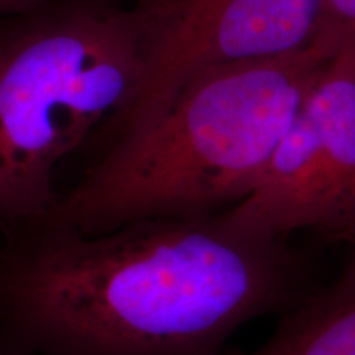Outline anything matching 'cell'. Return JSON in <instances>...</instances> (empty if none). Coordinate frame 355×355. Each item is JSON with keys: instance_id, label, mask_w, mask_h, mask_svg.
<instances>
[{"instance_id": "cell-1", "label": "cell", "mask_w": 355, "mask_h": 355, "mask_svg": "<svg viewBox=\"0 0 355 355\" xmlns=\"http://www.w3.org/2000/svg\"><path fill=\"white\" fill-rule=\"evenodd\" d=\"M0 247V344L13 355H224L237 331L314 291L288 241L220 214L104 234L30 224Z\"/></svg>"}, {"instance_id": "cell-2", "label": "cell", "mask_w": 355, "mask_h": 355, "mask_svg": "<svg viewBox=\"0 0 355 355\" xmlns=\"http://www.w3.org/2000/svg\"><path fill=\"white\" fill-rule=\"evenodd\" d=\"M337 42L209 68L102 157L35 224L96 235L158 217H207L259 184Z\"/></svg>"}, {"instance_id": "cell-3", "label": "cell", "mask_w": 355, "mask_h": 355, "mask_svg": "<svg viewBox=\"0 0 355 355\" xmlns=\"http://www.w3.org/2000/svg\"><path fill=\"white\" fill-rule=\"evenodd\" d=\"M141 73L127 0H64L0 44V225L51 209L58 166L130 99Z\"/></svg>"}, {"instance_id": "cell-4", "label": "cell", "mask_w": 355, "mask_h": 355, "mask_svg": "<svg viewBox=\"0 0 355 355\" xmlns=\"http://www.w3.org/2000/svg\"><path fill=\"white\" fill-rule=\"evenodd\" d=\"M336 42L259 184L222 212L232 227L278 241L309 230L355 245V35Z\"/></svg>"}, {"instance_id": "cell-5", "label": "cell", "mask_w": 355, "mask_h": 355, "mask_svg": "<svg viewBox=\"0 0 355 355\" xmlns=\"http://www.w3.org/2000/svg\"><path fill=\"white\" fill-rule=\"evenodd\" d=\"M140 37L141 73L102 127L105 144L144 127L196 74L295 53L316 37L324 0H127Z\"/></svg>"}, {"instance_id": "cell-6", "label": "cell", "mask_w": 355, "mask_h": 355, "mask_svg": "<svg viewBox=\"0 0 355 355\" xmlns=\"http://www.w3.org/2000/svg\"><path fill=\"white\" fill-rule=\"evenodd\" d=\"M279 316L259 347L224 355H355V268L345 266L332 285L309 293Z\"/></svg>"}, {"instance_id": "cell-7", "label": "cell", "mask_w": 355, "mask_h": 355, "mask_svg": "<svg viewBox=\"0 0 355 355\" xmlns=\"http://www.w3.org/2000/svg\"><path fill=\"white\" fill-rule=\"evenodd\" d=\"M318 33L329 37L355 35V0H324Z\"/></svg>"}, {"instance_id": "cell-8", "label": "cell", "mask_w": 355, "mask_h": 355, "mask_svg": "<svg viewBox=\"0 0 355 355\" xmlns=\"http://www.w3.org/2000/svg\"><path fill=\"white\" fill-rule=\"evenodd\" d=\"M44 0H0V15L21 12H35L43 6Z\"/></svg>"}, {"instance_id": "cell-9", "label": "cell", "mask_w": 355, "mask_h": 355, "mask_svg": "<svg viewBox=\"0 0 355 355\" xmlns=\"http://www.w3.org/2000/svg\"><path fill=\"white\" fill-rule=\"evenodd\" d=\"M347 266H350V268H355V245L352 247V257H350Z\"/></svg>"}, {"instance_id": "cell-10", "label": "cell", "mask_w": 355, "mask_h": 355, "mask_svg": "<svg viewBox=\"0 0 355 355\" xmlns=\"http://www.w3.org/2000/svg\"><path fill=\"white\" fill-rule=\"evenodd\" d=\"M0 355H13V354L10 352V350H7L6 347H3L2 344H0Z\"/></svg>"}]
</instances>
